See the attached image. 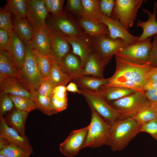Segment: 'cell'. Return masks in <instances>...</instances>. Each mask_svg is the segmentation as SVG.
<instances>
[{
    "mask_svg": "<svg viewBox=\"0 0 157 157\" xmlns=\"http://www.w3.org/2000/svg\"><path fill=\"white\" fill-rule=\"evenodd\" d=\"M53 91L62 92H67L66 87L63 85H60L56 86L54 88Z\"/></svg>",
    "mask_w": 157,
    "mask_h": 157,
    "instance_id": "53",
    "label": "cell"
},
{
    "mask_svg": "<svg viewBox=\"0 0 157 157\" xmlns=\"http://www.w3.org/2000/svg\"><path fill=\"white\" fill-rule=\"evenodd\" d=\"M67 91L73 93H77L79 94H81L80 90L78 89L76 85L73 82H70L69 84L66 86Z\"/></svg>",
    "mask_w": 157,
    "mask_h": 157,
    "instance_id": "50",
    "label": "cell"
},
{
    "mask_svg": "<svg viewBox=\"0 0 157 157\" xmlns=\"http://www.w3.org/2000/svg\"><path fill=\"white\" fill-rule=\"evenodd\" d=\"M91 109L93 110L103 119L110 124L120 117L117 110L94 92L80 89Z\"/></svg>",
    "mask_w": 157,
    "mask_h": 157,
    "instance_id": "9",
    "label": "cell"
},
{
    "mask_svg": "<svg viewBox=\"0 0 157 157\" xmlns=\"http://www.w3.org/2000/svg\"><path fill=\"white\" fill-rule=\"evenodd\" d=\"M30 42L36 52L42 55L50 56L51 40L47 28L34 31V35Z\"/></svg>",
    "mask_w": 157,
    "mask_h": 157,
    "instance_id": "16",
    "label": "cell"
},
{
    "mask_svg": "<svg viewBox=\"0 0 157 157\" xmlns=\"http://www.w3.org/2000/svg\"><path fill=\"white\" fill-rule=\"evenodd\" d=\"M154 8L153 13H151L146 9L142 10L147 13L148 15L147 20L145 22L138 20L136 26L143 29L141 35L139 37L138 42L143 41L157 34V22L156 14L157 13V3L154 2Z\"/></svg>",
    "mask_w": 157,
    "mask_h": 157,
    "instance_id": "17",
    "label": "cell"
},
{
    "mask_svg": "<svg viewBox=\"0 0 157 157\" xmlns=\"http://www.w3.org/2000/svg\"><path fill=\"white\" fill-rule=\"evenodd\" d=\"M91 119L82 148H96L108 145L110 124L91 109Z\"/></svg>",
    "mask_w": 157,
    "mask_h": 157,
    "instance_id": "5",
    "label": "cell"
},
{
    "mask_svg": "<svg viewBox=\"0 0 157 157\" xmlns=\"http://www.w3.org/2000/svg\"><path fill=\"white\" fill-rule=\"evenodd\" d=\"M30 91L32 94L31 99L35 103L37 109L49 116L57 113L53 108L51 97L42 95L36 90Z\"/></svg>",
    "mask_w": 157,
    "mask_h": 157,
    "instance_id": "29",
    "label": "cell"
},
{
    "mask_svg": "<svg viewBox=\"0 0 157 157\" xmlns=\"http://www.w3.org/2000/svg\"><path fill=\"white\" fill-rule=\"evenodd\" d=\"M149 55V62L153 67L157 66V34L153 36Z\"/></svg>",
    "mask_w": 157,
    "mask_h": 157,
    "instance_id": "43",
    "label": "cell"
},
{
    "mask_svg": "<svg viewBox=\"0 0 157 157\" xmlns=\"http://www.w3.org/2000/svg\"><path fill=\"white\" fill-rule=\"evenodd\" d=\"M33 153L22 147L10 144L0 150V154L7 157H29Z\"/></svg>",
    "mask_w": 157,
    "mask_h": 157,
    "instance_id": "33",
    "label": "cell"
},
{
    "mask_svg": "<svg viewBox=\"0 0 157 157\" xmlns=\"http://www.w3.org/2000/svg\"><path fill=\"white\" fill-rule=\"evenodd\" d=\"M108 103L117 110L120 118L132 117L153 104L141 91Z\"/></svg>",
    "mask_w": 157,
    "mask_h": 157,
    "instance_id": "6",
    "label": "cell"
},
{
    "mask_svg": "<svg viewBox=\"0 0 157 157\" xmlns=\"http://www.w3.org/2000/svg\"><path fill=\"white\" fill-rule=\"evenodd\" d=\"M93 92L108 102L117 100L136 92L129 88L108 86L105 85L101 86L97 90Z\"/></svg>",
    "mask_w": 157,
    "mask_h": 157,
    "instance_id": "20",
    "label": "cell"
},
{
    "mask_svg": "<svg viewBox=\"0 0 157 157\" xmlns=\"http://www.w3.org/2000/svg\"><path fill=\"white\" fill-rule=\"evenodd\" d=\"M64 2L63 0H53L50 11L51 15H57L63 13V9Z\"/></svg>",
    "mask_w": 157,
    "mask_h": 157,
    "instance_id": "46",
    "label": "cell"
},
{
    "mask_svg": "<svg viewBox=\"0 0 157 157\" xmlns=\"http://www.w3.org/2000/svg\"><path fill=\"white\" fill-rule=\"evenodd\" d=\"M110 79V77L105 78L85 76L74 81L81 89L95 91L101 86L108 84Z\"/></svg>",
    "mask_w": 157,
    "mask_h": 157,
    "instance_id": "31",
    "label": "cell"
},
{
    "mask_svg": "<svg viewBox=\"0 0 157 157\" xmlns=\"http://www.w3.org/2000/svg\"><path fill=\"white\" fill-rule=\"evenodd\" d=\"M10 32L5 30L0 29V49L6 51L10 41Z\"/></svg>",
    "mask_w": 157,
    "mask_h": 157,
    "instance_id": "45",
    "label": "cell"
},
{
    "mask_svg": "<svg viewBox=\"0 0 157 157\" xmlns=\"http://www.w3.org/2000/svg\"><path fill=\"white\" fill-rule=\"evenodd\" d=\"M89 128V125L72 131L67 138L59 145L61 153L65 156L72 157L82 148Z\"/></svg>",
    "mask_w": 157,
    "mask_h": 157,
    "instance_id": "11",
    "label": "cell"
},
{
    "mask_svg": "<svg viewBox=\"0 0 157 157\" xmlns=\"http://www.w3.org/2000/svg\"><path fill=\"white\" fill-rule=\"evenodd\" d=\"M99 22L107 27L109 31L108 36L110 38H121L128 45L138 42L139 37L131 34L117 19L103 15Z\"/></svg>",
    "mask_w": 157,
    "mask_h": 157,
    "instance_id": "13",
    "label": "cell"
},
{
    "mask_svg": "<svg viewBox=\"0 0 157 157\" xmlns=\"http://www.w3.org/2000/svg\"><path fill=\"white\" fill-rule=\"evenodd\" d=\"M132 117L141 126L157 118V114L154 104L142 110Z\"/></svg>",
    "mask_w": 157,
    "mask_h": 157,
    "instance_id": "36",
    "label": "cell"
},
{
    "mask_svg": "<svg viewBox=\"0 0 157 157\" xmlns=\"http://www.w3.org/2000/svg\"><path fill=\"white\" fill-rule=\"evenodd\" d=\"M105 66L94 52H92L83 68L82 75H91L103 78V72Z\"/></svg>",
    "mask_w": 157,
    "mask_h": 157,
    "instance_id": "25",
    "label": "cell"
},
{
    "mask_svg": "<svg viewBox=\"0 0 157 157\" xmlns=\"http://www.w3.org/2000/svg\"><path fill=\"white\" fill-rule=\"evenodd\" d=\"M29 112L15 108L6 115L5 119L9 126L16 130L21 136L26 137L25 124Z\"/></svg>",
    "mask_w": 157,
    "mask_h": 157,
    "instance_id": "22",
    "label": "cell"
},
{
    "mask_svg": "<svg viewBox=\"0 0 157 157\" xmlns=\"http://www.w3.org/2000/svg\"><path fill=\"white\" fill-rule=\"evenodd\" d=\"M13 29L18 37L25 43L30 42L34 31L26 18H18L13 16Z\"/></svg>",
    "mask_w": 157,
    "mask_h": 157,
    "instance_id": "24",
    "label": "cell"
},
{
    "mask_svg": "<svg viewBox=\"0 0 157 157\" xmlns=\"http://www.w3.org/2000/svg\"><path fill=\"white\" fill-rule=\"evenodd\" d=\"M84 10L81 17L99 22L103 14L100 8L99 0H81Z\"/></svg>",
    "mask_w": 157,
    "mask_h": 157,
    "instance_id": "28",
    "label": "cell"
},
{
    "mask_svg": "<svg viewBox=\"0 0 157 157\" xmlns=\"http://www.w3.org/2000/svg\"><path fill=\"white\" fill-rule=\"evenodd\" d=\"M54 88L48 78L43 79L37 90L42 95L51 97Z\"/></svg>",
    "mask_w": 157,
    "mask_h": 157,
    "instance_id": "40",
    "label": "cell"
},
{
    "mask_svg": "<svg viewBox=\"0 0 157 157\" xmlns=\"http://www.w3.org/2000/svg\"><path fill=\"white\" fill-rule=\"evenodd\" d=\"M154 104L157 114V103Z\"/></svg>",
    "mask_w": 157,
    "mask_h": 157,
    "instance_id": "54",
    "label": "cell"
},
{
    "mask_svg": "<svg viewBox=\"0 0 157 157\" xmlns=\"http://www.w3.org/2000/svg\"><path fill=\"white\" fill-rule=\"evenodd\" d=\"M49 33L51 43L50 56L59 65L63 58L69 53L70 44L63 37Z\"/></svg>",
    "mask_w": 157,
    "mask_h": 157,
    "instance_id": "21",
    "label": "cell"
},
{
    "mask_svg": "<svg viewBox=\"0 0 157 157\" xmlns=\"http://www.w3.org/2000/svg\"><path fill=\"white\" fill-rule=\"evenodd\" d=\"M141 126L132 117L119 118L110 124L107 145L114 151L122 150L140 133Z\"/></svg>",
    "mask_w": 157,
    "mask_h": 157,
    "instance_id": "2",
    "label": "cell"
},
{
    "mask_svg": "<svg viewBox=\"0 0 157 157\" xmlns=\"http://www.w3.org/2000/svg\"><path fill=\"white\" fill-rule=\"evenodd\" d=\"M0 137L10 144L22 147L33 152V149L27 137L20 135L15 129L9 126L3 116L0 115Z\"/></svg>",
    "mask_w": 157,
    "mask_h": 157,
    "instance_id": "15",
    "label": "cell"
},
{
    "mask_svg": "<svg viewBox=\"0 0 157 157\" xmlns=\"http://www.w3.org/2000/svg\"><path fill=\"white\" fill-rule=\"evenodd\" d=\"M35 52L37 66L39 72L43 79L48 78L51 70V57L50 56H43Z\"/></svg>",
    "mask_w": 157,
    "mask_h": 157,
    "instance_id": "34",
    "label": "cell"
},
{
    "mask_svg": "<svg viewBox=\"0 0 157 157\" xmlns=\"http://www.w3.org/2000/svg\"><path fill=\"white\" fill-rule=\"evenodd\" d=\"M25 44L26 56L24 64L18 71L19 79L29 91L37 90L43 78L38 68L35 51L30 42Z\"/></svg>",
    "mask_w": 157,
    "mask_h": 157,
    "instance_id": "4",
    "label": "cell"
},
{
    "mask_svg": "<svg viewBox=\"0 0 157 157\" xmlns=\"http://www.w3.org/2000/svg\"><path fill=\"white\" fill-rule=\"evenodd\" d=\"M53 0H43L44 3L47 13L49 15Z\"/></svg>",
    "mask_w": 157,
    "mask_h": 157,
    "instance_id": "51",
    "label": "cell"
},
{
    "mask_svg": "<svg viewBox=\"0 0 157 157\" xmlns=\"http://www.w3.org/2000/svg\"><path fill=\"white\" fill-rule=\"evenodd\" d=\"M95 38L93 52L105 66L114 55L128 45L121 38L112 39L108 35H99Z\"/></svg>",
    "mask_w": 157,
    "mask_h": 157,
    "instance_id": "8",
    "label": "cell"
},
{
    "mask_svg": "<svg viewBox=\"0 0 157 157\" xmlns=\"http://www.w3.org/2000/svg\"><path fill=\"white\" fill-rule=\"evenodd\" d=\"M19 79V72L6 52L0 50V81L9 77Z\"/></svg>",
    "mask_w": 157,
    "mask_h": 157,
    "instance_id": "27",
    "label": "cell"
},
{
    "mask_svg": "<svg viewBox=\"0 0 157 157\" xmlns=\"http://www.w3.org/2000/svg\"><path fill=\"white\" fill-rule=\"evenodd\" d=\"M26 18L34 31L46 28V20L49 15L43 0H26Z\"/></svg>",
    "mask_w": 157,
    "mask_h": 157,
    "instance_id": "12",
    "label": "cell"
},
{
    "mask_svg": "<svg viewBox=\"0 0 157 157\" xmlns=\"http://www.w3.org/2000/svg\"><path fill=\"white\" fill-rule=\"evenodd\" d=\"M144 0H116L111 17L119 21L128 31L133 27L138 10Z\"/></svg>",
    "mask_w": 157,
    "mask_h": 157,
    "instance_id": "7",
    "label": "cell"
},
{
    "mask_svg": "<svg viewBox=\"0 0 157 157\" xmlns=\"http://www.w3.org/2000/svg\"><path fill=\"white\" fill-rule=\"evenodd\" d=\"M5 9L18 18H26V0H7Z\"/></svg>",
    "mask_w": 157,
    "mask_h": 157,
    "instance_id": "32",
    "label": "cell"
},
{
    "mask_svg": "<svg viewBox=\"0 0 157 157\" xmlns=\"http://www.w3.org/2000/svg\"><path fill=\"white\" fill-rule=\"evenodd\" d=\"M147 98L152 104L157 103V89H151L143 92Z\"/></svg>",
    "mask_w": 157,
    "mask_h": 157,
    "instance_id": "47",
    "label": "cell"
},
{
    "mask_svg": "<svg viewBox=\"0 0 157 157\" xmlns=\"http://www.w3.org/2000/svg\"><path fill=\"white\" fill-rule=\"evenodd\" d=\"M14 104L8 94L0 92V115L3 116L15 109Z\"/></svg>",
    "mask_w": 157,
    "mask_h": 157,
    "instance_id": "37",
    "label": "cell"
},
{
    "mask_svg": "<svg viewBox=\"0 0 157 157\" xmlns=\"http://www.w3.org/2000/svg\"><path fill=\"white\" fill-rule=\"evenodd\" d=\"M115 0H100V8L104 15L111 17L115 6Z\"/></svg>",
    "mask_w": 157,
    "mask_h": 157,
    "instance_id": "44",
    "label": "cell"
},
{
    "mask_svg": "<svg viewBox=\"0 0 157 157\" xmlns=\"http://www.w3.org/2000/svg\"><path fill=\"white\" fill-rule=\"evenodd\" d=\"M0 92L9 94L32 98L31 92L17 78L9 77L0 81Z\"/></svg>",
    "mask_w": 157,
    "mask_h": 157,
    "instance_id": "18",
    "label": "cell"
},
{
    "mask_svg": "<svg viewBox=\"0 0 157 157\" xmlns=\"http://www.w3.org/2000/svg\"><path fill=\"white\" fill-rule=\"evenodd\" d=\"M62 70L75 81L83 76V68L80 60L74 54L69 53L62 59L59 64Z\"/></svg>",
    "mask_w": 157,
    "mask_h": 157,
    "instance_id": "19",
    "label": "cell"
},
{
    "mask_svg": "<svg viewBox=\"0 0 157 157\" xmlns=\"http://www.w3.org/2000/svg\"><path fill=\"white\" fill-rule=\"evenodd\" d=\"M48 17L46 27L49 33L90 42L89 38L81 29L79 24L64 12L55 16L49 15Z\"/></svg>",
    "mask_w": 157,
    "mask_h": 157,
    "instance_id": "3",
    "label": "cell"
},
{
    "mask_svg": "<svg viewBox=\"0 0 157 157\" xmlns=\"http://www.w3.org/2000/svg\"><path fill=\"white\" fill-rule=\"evenodd\" d=\"M8 94L13 101L15 108L29 112L37 109L35 104L32 99L26 97Z\"/></svg>",
    "mask_w": 157,
    "mask_h": 157,
    "instance_id": "35",
    "label": "cell"
},
{
    "mask_svg": "<svg viewBox=\"0 0 157 157\" xmlns=\"http://www.w3.org/2000/svg\"><path fill=\"white\" fill-rule=\"evenodd\" d=\"M51 98L53 108L57 113L66 109L67 106V98H63L53 95L51 96Z\"/></svg>",
    "mask_w": 157,
    "mask_h": 157,
    "instance_id": "42",
    "label": "cell"
},
{
    "mask_svg": "<svg viewBox=\"0 0 157 157\" xmlns=\"http://www.w3.org/2000/svg\"><path fill=\"white\" fill-rule=\"evenodd\" d=\"M63 37L72 46L73 53L79 57L83 68L92 52L89 46L91 42L74 38Z\"/></svg>",
    "mask_w": 157,
    "mask_h": 157,
    "instance_id": "23",
    "label": "cell"
},
{
    "mask_svg": "<svg viewBox=\"0 0 157 157\" xmlns=\"http://www.w3.org/2000/svg\"><path fill=\"white\" fill-rule=\"evenodd\" d=\"M0 157H7L4 156V155H3L0 154Z\"/></svg>",
    "mask_w": 157,
    "mask_h": 157,
    "instance_id": "55",
    "label": "cell"
},
{
    "mask_svg": "<svg viewBox=\"0 0 157 157\" xmlns=\"http://www.w3.org/2000/svg\"><path fill=\"white\" fill-rule=\"evenodd\" d=\"M116 69L108 83L110 87L129 88L143 92V86L147 72L153 67L149 63L139 64L115 56Z\"/></svg>",
    "mask_w": 157,
    "mask_h": 157,
    "instance_id": "1",
    "label": "cell"
},
{
    "mask_svg": "<svg viewBox=\"0 0 157 157\" xmlns=\"http://www.w3.org/2000/svg\"><path fill=\"white\" fill-rule=\"evenodd\" d=\"M139 132L147 133L157 140V118L141 126Z\"/></svg>",
    "mask_w": 157,
    "mask_h": 157,
    "instance_id": "39",
    "label": "cell"
},
{
    "mask_svg": "<svg viewBox=\"0 0 157 157\" xmlns=\"http://www.w3.org/2000/svg\"><path fill=\"white\" fill-rule=\"evenodd\" d=\"M78 24L83 29L84 33L94 37L99 35H108L109 31L105 24L99 22L95 21L81 17L79 19Z\"/></svg>",
    "mask_w": 157,
    "mask_h": 157,
    "instance_id": "26",
    "label": "cell"
},
{
    "mask_svg": "<svg viewBox=\"0 0 157 157\" xmlns=\"http://www.w3.org/2000/svg\"><path fill=\"white\" fill-rule=\"evenodd\" d=\"M10 144L6 140L0 137V150L4 148Z\"/></svg>",
    "mask_w": 157,
    "mask_h": 157,
    "instance_id": "52",
    "label": "cell"
},
{
    "mask_svg": "<svg viewBox=\"0 0 157 157\" xmlns=\"http://www.w3.org/2000/svg\"><path fill=\"white\" fill-rule=\"evenodd\" d=\"M151 89H157V81L145 80L143 86V92Z\"/></svg>",
    "mask_w": 157,
    "mask_h": 157,
    "instance_id": "49",
    "label": "cell"
},
{
    "mask_svg": "<svg viewBox=\"0 0 157 157\" xmlns=\"http://www.w3.org/2000/svg\"><path fill=\"white\" fill-rule=\"evenodd\" d=\"M151 43V38H149L143 41L128 45L119 51L115 56L139 64L149 63Z\"/></svg>",
    "mask_w": 157,
    "mask_h": 157,
    "instance_id": "10",
    "label": "cell"
},
{
    "mask_svg": "<svg viewBox=\"0 0 157 157\" xmlns=\"http://www.w3.org/2000/svg\"><path fill=\"white\" fill-rule=\"evenodd\" d=\"M9 32L10 41L8 48L6 51L19 71L23 65L25 59L26 46L14 29Z\"/></svg>",
    "mask_w": 157,
    "mask_h": 157,
    "instance_id": "14",
    "label": "cell"
},
{
    "mask_svg": "<svg viewBox=\"0 0 157 157\" xmlns=\"http://www.w3.org/2000/svg\"><path fill=\"white\" fill-rule=\"evenodd\" d=\"M13 28L11 13L4 8L1 10L0 11V29L10 32Z\"/></svg>",
    "mask_w": 157,
    "mask_h": 157,
    "instance_id": "38",
    "label": "cell"
},
{
    "mask_svg": "<svg viewBox=\"0 0 157 157\" xmlns=\"http://www.w3.org/2000/svg\"><path fill=\"white\" fill-rule=\"evenodd\" d=\"M66 7L68 10L81 16L84 10L81 0H68Z\"/></svg>",
    "mask_w": 157,
    "mask_h": 157,
    "instance_id": "41",
    "label": "cell"
},
{
    "mask_svg": "<svg viewBox=\"0 0 157 157\" xmlns=\"http://www.w3.org/2000/svg\"><path fill=\"white\" fill-rule=\"evenodd\" d=\"M51 68L48 78L54 88L65 85L72 80L71 78L62 69L60 66L51 56Z\"/></svg>",
    "mask_w": 157,
    "mask_h": 157,
    "instance_id": "30",
    "label": "cell"
},
{
    "mask_svg": "<svg viewBox=\"0 0 157 157\" xmlns=\"http://www.w3.org/2000/svg\"><path fill=\"white\" fill-rule=\"evenodd\" d=\"M145 80L157 81V66L153 67L147 73Z\"/></svg>",
    "mask_w": 157,
    "mask_h": 157,
    "instance_id": "48",
    "label": "cell"
}]
</instances>
